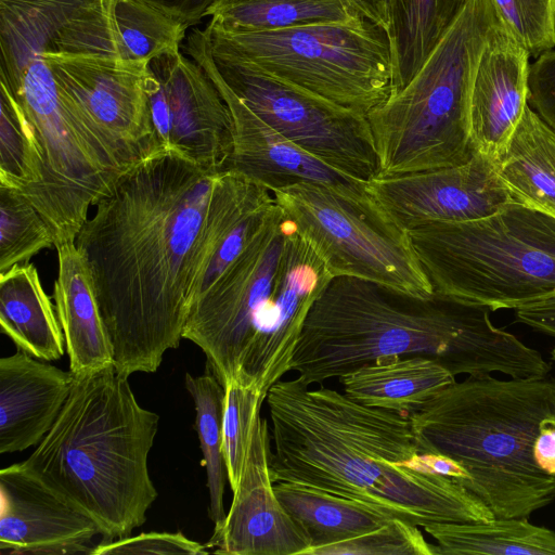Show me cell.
I'll return each instance as SVG.
<instances>
[{
    "label": "cell",
    "instance_id": "6da1fadb",
    "mask_svg": "<svg viewBox=\"0 0 555 555\" xmlns=\"http://www.w3.org/2000/svg\"><path fill=\"white\" fill-rule=\"evenodd\" d=\"M217 175L160 150L120 176L76 235L122 376L154 373L183 338Z\"/></svg>",
    "mask_w": 555,
    "mask_h": 555
},
{
    "label": "cell",
    "instance_id": "7a4b0ae2",
    "mask_svg": "<svg viewBox=\"0 0 555 555\" xmlns=\"http://www.w3.org/2000/svg\"><path fill=\"white\" fill-rule=\"evenodd\" d=\"M266 403L273 482L339 495L422 528L494 519L465 487L436 473V454L420 447L409 415L297 378L275 383Z\"/></svg>",
    "mask_w": 555,
    "mask_h": 555
},
{
    "label": "cell",
    "instance_id": "3957f363",
    "mask_svg": "<svg viewBox=\"0 0 555 555\" xmlns=\"http://www.w3.org/2000/svg\"><path fill=\"white\" fill-rule=\"evenodd\" d=\"M488 307L434 294L421 299L380 284L334 276L310 307L289 371L306 385L345 375L383 356H425L453 375L544 377L551 365L493 325Z\"/></svg>",
    "mask_w": 555,
    "mask_h": 555
},
{
    "label": "cell",
    "instance_id": "277c9868",
    "mask_svg": "<svg viewBox=\"0 0 555 555\" xmlns=\"http://www.w3.org/2000/svg\"><path fill=\"white\" fill-rule=\"evenodd\" d=\"M158 422L114 365L74 375L59 417L23 463L90 516L102 541L122 539L157 498L147 457Z\"/></svg>",
    "mask_w": 555,
    "mask_h": 555
},
{
    "label": "cell",
    "instance_id": "5b68a950",
    "mask_svg": "<svg viewBox=\"0 0 555 555\" xmlns=\"http://www.w3.org/2000/svg\"><path fill=\"white\" fill-rule=\"evenodd\" d=\"M555 415V379L468 376L409 415L420 447L469 474L465 488L494 518L527 517L555 500V476L534 462L542 420Z\"/></svg>",
    "mask_w": 555,
    "mask_h": 555
},
{
    "label": "cell",
    "instance_id": "8992f818",
    "mask_svg": "<svg viewBox=\"0 0 555 555\" xmlns=\"http://www.w3.org/2000/svg\"><path fill=\"white\" fill-rule=\"evenodd\" d=\"M499 20L492 0H469L411 81L366 115L379 176L451 167L472 157L470 91Z\"/></svg>",
    "mask_w": 555,
    "mask_h": 555
},
{
    "label": "cell",
    "instance_id": "52a82bcc",
    "mask_svg": "<svg viewBox=\"0 0 555 555\" xmlns=\"http://www.w3.org/2000/svg\"><path fill=\"white\" fill-rule=\"evenodd\" d=\"M434 294L518 309L555 295V216L511 202L462 222L409 230Z\"/></svg>",
    "mask_w": 555,
    "mask_h": 555
},
{
    "label": "cell",
    "instance_id": "ba28073f",
    "mask_svg": "<svg viewBox=\"0 0 555 555\" xmlns=\"http://www.w3.org/2000/svg\"><path fill=\"white\" fill-rule=\"evenodd\" d=\"M210 46L337 105L367 115L391 93L386 31L365 18L267 31H236L209 22Z\"/></svg>",
    "mask_w": 555,
    "mask_h": 555
},
{
    "label": "cell",
    "instance_id": "9c48e42d",
    "mask_svg": "<svg viewBox=\"0 0 555 555\" xmlns=\"http://www.w3.org/2000/svg\"><path fill=\"white\" fill-rule=\"evenodd\" d=\"M272 193L333 278L363 279L421 299L434 296L409 230L367 190L298 182Z\"/></svg>",
    "mask_w": 555,
    "mask_h": 555
},
{
    "label": "cell",
    "instance_id": "30bf717a",
    "mask_svg": "<svg viewBox=\"0 0 555 555\" xmlns=\"http://www.w3.org/2000/svg\"><path fill=\"white\" fill-rule=\"evenodd\" d=\"M291 227L274 203L244 249L190 305L183 338L202 349L223 387L246 377L276 325V276Z\"/></svg>",
    "mask_w": 555,
    "mask_h": 555
},
{
    "label": "cell",
    "instance_id": "8fae6325",
    "mask_svg": "<svg viewBox=\"0 0 555 555\" xmlns=\"http://www.w3.org/2000/svg\"><path fill=\"white\" fill-rule=\"evenodd\" d=\"M208 47L222 79L271 128L357 180L367 183L379 176V158L366 115L283 81L209 41Z\"/></svg>",
    "mask_w": 555,
    "mask_h": 555
},
{
    "label": "cell",
    "instance_id": "7c38bea8",
    "mask_svg": "<svg viewBox=\"0 0 555 555\" xmlns=\"http://www.w3.org/2000/svg\"><path fill=\"white\" fill-rule=\"evenodd\" d=\"M145 85L159 150L222 172L232 150V118L204 69L181 49L168 51L149 62Z\"/></svg>",
    "mask_w": 555,
    "mask_h": 555
},
{
    "label": "cell",
    "instance_id": "4fadbf2b",
    "mask_svg": "<svg viewBox=\"0 0 555 555\" xmlns=\"http://www.w3.org/2000/svg\"><path fill=\"white\" fill-rule=\"evenodd\" d=\"M0 43L24 47L41 54L129 168L160 151L145 85L149 63L95 54L42 53L15 42Z\"/></svg>",
    "mask_w": 555,
    "mask_h": 555
},
{
    "label": "cell",
    "instance_id": "5bb4252c",
    "mask_svg": "<svg viewBox=\"0 0 555 555\" xmlns=\"http://www.w3.org/2000/svg\"><path fill=\"white\" fill-rule=\"evenodd\" d=\"M212 80L227 103L233 127L232 150L223 171L243 175L271 191L298 182H314L354 192H365L367 183L322 163L288 141L228 86L218 73L205 29L194 28L182 47Z\"/></svg>",
    "mask_w": 555,
    "mask_h": 555
},
{
    "label": "cell",
    "instance_id": "9a60e30c",
    "mask_svg": "<svg viewBox=\"0 0 555 555\" xmlns=\"http://www.w3.org/2000/svg\"><path fill=\"white\" fill-rule=\"evenodd\" d=\"M369 193L408 230L487 217L513 202L496 162L474 152L460 165L367 182Z\"/></svg>",
    "mask_w": 555,
    "mask_h": 555
},
{
    "label": "cell",
    "instance_id": "2e32d148",
    "mask_svg": "<svg viewBox=\"0 0 555 555\" xmlns=\"http://www.w3.org/2000/svg\"><path fill=\"white\" fill-rule=\"evenodd\" d=\"M270 426L259 416L223 524L205 545L221 555H305L306 532L279 501L270 473Z\"/></svg>",
    "mask_w": 555,
    "mask_h": 555
},
{
    "label": "cell",
    "instance_id": "e0dca14e",
    "mask_svg": "<svg viewBox=\"0 0 555 555\" xmlns=\"http://www.w3.org/2000/svg\"><path fill=\"white\" fill-rule=\"evenodd\" d=\"M96 522L46 485L23 462L0 470V552L90 554Z\"/></svg>",
    "mask_w": 555,
    "mask_h": 555
},
{
    "label": "cell",
    "instance_id": "ac0fdd59",
    "mask_svg": "<svg viewBox=\"0 0 555 555\" xmlns=\"http://www.w3.org/2000/svg\"><path fill=\"white\" fill-rule=\"evenodd\" d=\"M529 56L499 20L476 67L468 113L474 152L494 162L528 105Z\"/></svg>",
    "mask_w": 555,
    "mask_h": 555
},
{
    "label": "cell",
    "instance_id": "d6986e66",
    "mask_svg": "<svg viewBox=\"0 0 555 555\" xmlns=\"http://www.w3.org/2000/svg\"><path fill=\"white\" fill-rule=\"evenodd\" d=\"M332 278L322 259L292 222L276 276V326L261 348L249 376L264 393L289 372L308 311Z\"/></svg>",
    "mask_w": 555,
    "mask_h": 555
},
{
    "label": "cell",
    "instance_id": "ffe728a7",
    "mask_svg": "<svg viewBox=\"0 0 555 555\" xmlns=\"http://www.w3.org/2000/svg\"><path fill=\"white\" fill-rule=\"evenodd\" d=\"M74 374L21 351L0 359V453L38 444L72 390Z\"/></svg>",
    "mask_w": 555,
    "mask_h": 555
},
{
    "label": "cell",
    "instance_id": "44dd1931",
    "mask_svg": "<svg viewBox=\"0 0 555 555\" xmlns=\"http://www.w3.org/2000/svg\"><path fill=\"white\" fill-rule=\"evenodd\" d=\"M271 190L234 171L216 176L190 305L238 256L274 205Z\"/></svg>",
    "mask_w": 555,
    "mask_h": 555
},
{
    "label": "cell",
    "instance_id": "7402d4cb",
    "mask_svg": "<svg viewBox=\"0 0 555 555\" xmlns=\"http://www.w3.org/2000/svg\"><path fill=\"white\" fill-rule=\"evenodd\" d=\"M57 278L53 299L65 337L69 371L80 375L114 365L89 267L75 241L55 245Z\"/></svg>",
    "mask_w": 555,
    "mask_h": 555
},
{
    "label": "cell",
    "instance_id": "603a6c76",
    "mask_svg": "<svg viewBox=\"0 0 555 555\" xmlns=\"http://www.w3.org/2000/svg\"><path fill=\"white\" fill-rule=\"evenodd\" d=\"M344 393L372 408L410 415L455 382L438 361L425 356H383L338 377Z\"/></svg>",
    "mask_w": 555,
    "mask_h": 555
},
{
    "label": "cell",
    "instance_id": "cb8c5ba5",
    "mask_svg": "<svg viewBox=\"0 0 555 555\" xmlns=\"http://www.w3.org/2000/svg\"><path fill=\"white\" fill-rule=\"evenodd\" d=\"M0 327L18 350L43 361L64 354L65 337L55 306L33 263L0 274Z\"/></svg>",
    "mask_w": 555,
    "mask_h": 555
},
{
    "label": "cell",
    "instance_id": "d4e9b609",
    "mask_svg": "<svg viewBox=\"0 0 555 555\" xmlns=\"http://www.w3.org/2000/svg\"><path fill=\"white\" fill-rule=\"evenodd\" d=\"M496 169L513 202L555 216V131L529 104Z\"/></svg>",
    "mask_w": 555,
    "mask_h": 555
},
{
    "label": "cell",
    "instance_id": "484cf974",
    "mask_svg": "<svg viewBox=\"0 0 555 555\" xmlns=\"http://www.w3.org/2000/svg\"><path fill=\"white\" fill-rule=\"evenodd\" d=\"M468 1L388 0L391 93L411 81Z\"/></svg>",
    "mask_w": 555,
    "mask_h": 555
},
{
    "label": "cell",
    "instance_id": "4316f807",
    "mask_svg": "<svg viewBox=\"0 0 555 555\" xmlns=\"http://www.w3.org/2000/svg\"><path fill=\"white\" fill-rule=\"evenodd\" d=\"M274 492L310 541V551L352 540L371 532L389 519L356 501L314 488L289 482H274Z\"/></svg>",
    "mask_w": 555,
    "mask_h": 555
},
{
    "label": "cell",
    "instance_id": "83f0119b",
    "mask_svg": "<svg viewBox=\"0 0 555 555\" xmlns=\"http://www.w3.org/2000/svg\"><path fill=\"white\" fill-rule=\"evenodd\" d=\"M423 529L435 539L436 555H555V531L526 517L430 524Z\"/></svg>",
    "mask_w": 555,
    "mask_h": 555
},
{
    "label": "cell",
    "instance_id": "f1b7e54d",
    "mask_svg": "<svg viewBox=\"0 0 555 555\" xmlns=\"http://www.w3.org/2000/svg\"><path fill=\"white\" fill-rule=\"evenodd\" d=\"M210 21L236 31H267L360 17L341 0H214Z\"/></svg>",
    "mask_w": 555,
    "mask_h": 555
},
{
    "label": "cell",
    "instance_id": "f546056e",
    "mask_svg": "<svg viewBox=\"0 0 555 555\" xmlns=\"http://www.w3.org/2000/svg\"><path fill=\"white\" fill-rule=\"evenodd\" d=\"M184 382L195 404L194 427L203 452L202 464L206 468L209 494L208 515L217 528L223 524L227 516L223 493L228 473L222 448L225 389L207 367L201 376L195 377L186 373Z\"/></svg>",
    "mask_w": 555,
    "mask_h": 555
},
{
    "label": "cell",
    "instance_id": "4dcf8cb0",
    "mask_svg": "<svg viewBox=\"0 0 555 555\" xmlns=\"http://www.w3.org/2000/svg\"><path fill=\"white\" fill-rule=\"evenodd\" d=\"M119 23L124 60L141 63L181 49L189 28L180 20L144 0H121Z\"/></svg>",
    "mask_w": 555,
    "mask_h": 555
},
{
    "label": "cell",
    "instance_id": "1f68e13d",
    "mask_svg": "<svg viewBox=\"0 0 555 555\" xmlns=\"http://www.w3.org/2000/svg\"><path fill=\"white\" fill-rule=\"evenodd\" d=\"M0 109V185L30 202L42 180L39 151L20 108L1 88Z\"/></svg>",
    "mask_w": 555,
    "mask_h": 555
},
{
    "label": "cell",
    "instance_id": "d6a6232c",
    "mask_svg": "<svg viewBox=\"0 0 555 555\" xmlns=\"http://www.w3.org/2000/svg\"><path fill=\"white\" fill-rule=\"evenodd\" d=\"M55 247L50 224L18 191L0 185V274Z\"/></svg>",
    "mask_w": 555,
    "mask_h": 555
},
{
    "label": "cell",
    "instance_id": "836d02e7",
    "mask_svg": "<svg viewBox=\"0 0 555 555\" xmlns=\"http://www.w3.org/2000/svg\"><path fill=\"white\" fill-rule=\"evenodd\" d=\"M222 448L233 491L240 480L255 425L267 395L256 384L229 383L225 387Z\"/></svg>",
    "mask_w": 555,
    "mask_h": 555
},
{
    "label": "cell",
    "instance_id": "e575fe53",
    "mask_svg": "<svg viewBox=\"0 0 555 555\" xmlns=\"http://www.w3.org/2000/svg\"><path fill=\"white\" fill-rule=\"evenodd\" d=\"M308 555H436V548L420 527L392 518L371 532L314 548Z\"/></svg>",
    "mask_w": 555,
    "mask_h": 555
},
{
    "label": "cell",
    "instance_id": "d590c367",
    "mask_svg": "<svg viewBox=\"0 0 555 555\" xmlns=\"http://www.w3.org/2000/svg\"><path fill=\"white\" fill-rule=\"evenodd\" d=\"M500 21L530 56L555 47V0H492Z\"/></svg>",
    "mask_w": 555,
    "mask_h": 555
},
{
    "label": "cell",
    "instance_id": "8d00e7d4",
    "mask_svg": "<svg viewBox=\"0 0 555 555\" xmlns=\"http://www.w3.org/2000/svg\"><path fill=\"white\" fill-rule=\"evenodd\" d=\"M206 545L188 539L182 532H149L112 541H102L91 555L208 554Z\"/></svg>",
    "mask_w": 555,
    "mask_h": 555
},
{
    "label": "cell",
    "instance_id": "74e56055",
    "mask_svg": "<svg viewBox=\"0 0 555 555\" xmlns=\"http://www.w3.org/2000/svg\"><path fill=\"white\" fill-rule=\"evenodd\" d=\"M528 104L555 131V51L540 54L530 64Z\"/></svg>",
    "mask_w": 555,
    "mask_h": 555
},
{
    "label": "cell",
    "instance_id": "f35d334b",
    "mask_svg": "<svg viewBox=\"0 0 555 555\" xmlns=\"http://www.w3.org/2000/svg\"><path fill=\"white\" fill-rule=\"evenodd\" d=\"M515 320L555 338V295L516 309Z\"/></svg>",
    "mask_w": 555,
    "mask_h": 555
},
{
    "label": "cell",
    "instance_id": "ab89813d",
    "mask_svg": "<svg viewBox=\"0 0 555 555\" xmlns=\"http://www.w3.org/2000/svg\"><path fill=\"white\" fill-rule=\"evenodd\" d=\"M532 454L541 470L555 476V415L541 421Z\"/></svg>",
    "mask_w": 555,
    "mask_h": 555
},
{
    "label": "cell",
    "instance_id": "60d3db41",
    "mask_svg": "<svg viewBox=\"0 0 555 555\" xmlns=\"http://www.w3.org/2000/svg\"><path fill=\"white\" fill-rule=\"evenodd\" d=\"M183 22L188 27L196 25L214 0H144Z\"/></svg>",
    "mask_w": 555,
    "mask_h": 555
},
{
    "label": "cell",
    "instance_id": "b9f144b4",
    "mask_svg": "<svg viewBox=\"0 0 555 555\" xmlns=\"http://www.w3.org/2000/svg\"><path fill=\"white\" fill-rule=\"evenodd\" d=\"M354 14L383 28L388 27V0H341Z\"/></svg>",
    "mask_w": 555,
    "mask_h": 555
},
{
    "label": "cell",
    "instance_id": "7bdbcfd3",
    "mask_svg": "<svg viewBox=\"0 0 555 555\" xmlns=\"http://www.w3.org/2000/svg\"><path fill=\"white\" fill-rule=\"evenodd\" d=\"M551 358H552V360L555 362V349H553V350L551 351Z\"/></svg>",
    "mask_w": 555,
    "mask_h": 555
}]
</instances>
